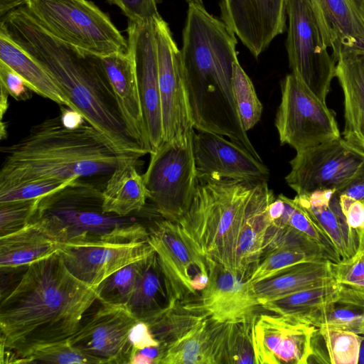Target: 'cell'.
<instances>
[{"mask_svg": "<svg viewBox=\"0 0 364 364\" xmlns=\"http://www.w3.org/2000/svg\"><path fill=\"white\" fill-rule=\"evenodd\" d=\"M98 300L94 287L66 268L58 252L26 267L1 299V355L18 363L43 346L69 338Z\"/></svg>", "mask_w": 364, "mask_h": 364, "instance_id": "obj_1", "label": "cell"}, {"mask_svg": "<svg viewBox=\"0 0 364 364\" xmlns=\"http://www.w3.org/2000/svg\"><path fill=\"white\" fill-rule=\"evenodd\" d=\"M0 31L49 73L75 110L107 138L121 157L138 161L149 154L129 135L100 57L53 36L25 6L0 18Z\"/></svg>", "mask_w": 364, "mask_h": 364, "instance_id": "obj_2", "label": "cell"}, {"mask_svg": "<svg viewBox=\"0 0 364 364\" xmlns=\"http://www.w3.org/2000/svg\"><path fill=\"white\" fill-rule=\"evenodd\" d=\"M1 152L0 191L36 180L109 177L121 157L92 126L68 128L60 116L35 124Z\"/></svg>", "mask_w": 364, "mask_h": 364, "instance_id": "obj_3", "label": "cell"}, {"mask_svg": "<svg viewBox=\"0 0 364 364\" xmlns=\"http://www.w3.org/2000/svg\"><path fill=\"white\" fill-rule=\"evenodd\" d=\"M90 179H76L38 198L28 223L60 245L148 240V229L134 218L104 211L105 185Z\"/></svg>", "mask_w": 364, "mask_h": 364, "instance_id": "obj_4", "label": "cell"}, {"mask_svg": "<svg viewBox=\"0 0 364 364\" xmlns=\"http://www.w3.org/2000/svg\"><path fill=\"white\" fill-rule=\"evenodd\" d=\"M257 182L198 175L192 202L176 222L201 255L235 273L237 244Z\"/></svg>", "mask_w": 364, "mask_h": 364, "instance_id": "obj_5", "label": "cell"}, {"mask_svg": "<svg viewBox=\"0 0 364 364\" xmlns=\"http://www.w3.org/2000/svg\"><path fill=\"white\" fill-rule=\"evenodd\" d=\"M30 14L62 41L102 58L128 51L109 15L90 0H26Z\"/></svg>", "mask_w": 364, "mask_h": 364, "instance_id": "obj_6", "label": "cell"}, {"mask_svg": "<svg viewBox=\"0 0 364 364\" xmlns=\"http://www.w3.org/2000/svg\"><path fill=\"white\" fill-rule=\"evenodd\" d=\"M194 128L163 141L150 154L142 175L148 198L164 218L178 222L188 209L198 183L193 151Z\"/></svg>", "mask_w": 364, "mask_h": 364, "instance_id": "obj_7", "label": "cell"}, {"mask_svg": "<svg viewBox=\"0 0 364 364\" xmlns=\"http://www.w3.org/2000/svg\"><path fill=\"white\" fill-rule=\"evenodd\" d=\"M274 125L280 144L296 151L341 138L335 113L290 73L281 82Z\"/></svg>", "mask_w": 364, "mask_h": 364, "instance_id": "obj_8", "label": "cell"}, {"mask_svg": "<svg viewBox=\"0 0 364 364\" xmlns=\"http://www.w3.org/2000/svg\"><path fill=\"white\" fill-rule=\"evenodd\" d=\"M286 48L291 73L326 102L336 63L325 46L310 0H288Z\"/></svg>", "mask_w": 364, "mask_h": 364, "instance_id": "obj_9", "label": "cell"}, {"mask_svg": "<svg viewBox=\"0 0 364 364\" xmlns=\"http://www.w3.org/2000/svg\"><path fill=\"white\" fill-rule=\"evenodd\" d=\"M148 230V242L157 255L171 306L197 300L209 280L206 259L176 222L156 220Z\"/></svg>", "mask_w": 364, "mask_h": 364, "instance_id": "obj_10", "label": "cell"}, {"mask_svg": "<svg viewBox=\"0 0 364 364\" xmlns=\"http://www.w3.org/2000/svg\"><path fill=\"white\" fill-rule=\"evenodd\" d=\"M364 156L350 149L341 138L297 151L289 161L285 176L296 194L317 190L342 188L353 177Z\"/></svg>", "mask_w": 364, "mask_h": 364, "instance_id": "obj_11", "label": "cell"}, {"mask_svg": "<svg viewBox=\"0 0 364 364\" xmlns=\"http://www.w3.org/2000/svg\"><path fill=\"white\" fill-rule=\"evenodd\" d=\"M154 23L163 141H167L193 128V125L182 72L180 50L168 23L160 16L154 19Z\"/></svg>", "mask_w": 364, "mask_h": 364, "instance_id": "obj_12", "label": "cell"}, {"mask_svg": "<svg viewBox=\"0 0 364 364\" xmlns=\"http://www.w3.org/2000/svg\"><path fill=\"white\" fill-rule=\"evenodd\" d=\"M138 320L126 306L100 302L68 339L74 347L102 363L129 364V332Z\"/></svg>", "mask_w": 364, "mask_h": 364, "instance_id": "obj_13", "label": "cell"}, {"mask_svg": "<svg viewBox=\"0 0 364 364\" xmlns=\"http://www.w3.org/2000/svg\"><path fill=\"white\" fill-rule=\"evenodd\" d=\"M288 0H220V19L257 58L284 32Z\"/></svg>", "mask_w": 364, "mask_h": 364, "instance_id": "obj_14", "label": "cell"}, {"mask_svg": "<svg viewBox=\"0 0 364 364\" xmlns=\"http://www.w3.org/2000/svg\"><path fill=\"white\" fill-rule=\"evenodd\" d=\"M127 32L128 52L135 65L146 131L153 152L163 142L154 21L145 23L128 22Z\"/></svg>", "mask_w": 364, "mask_h": 364, "instance_id": "obj_15", "label": "cell"}, {"mask_svg": "<svg viewBox=\"0 0 364 364\" xmlns=\"http://www.w3.org/2000/svg\"><path fill=\"white\" fill-rule=\"evenodd\" d=\"M316 328L278 314L257 315L253 326L256 364H306Z\"/></svg>", "mask_w": 364, "mask_h": 364, "instance_id": "obj_16", "label": "cell"}, {"mask_svg": "<svg viewBox=\"0 0 364 364\" xmlns=\"http://www.w3.org/2000/svg\"><path fill=\"white\" fill-rule=\"evenodd\" d=\"M193 151L200 176L250 181L269 179L270 171L262 161L222 135L194 132Z\"/></svg>", "mask_w": 364, "mask_h": 364, "instance_id": "obj_17", "label": "cell"}, {"mask_svg": "<svg viewBox=\"0 0 364 364\" xmlns=\"http://www.w3.org/2000/svg\"><path fill=\"white\" fill-rule=\"evenodd\" d=\"M153 251L148 240H144L127 243L60 245L58 252L74 277L95 288L114 272L145 258Z\"/></svg>", "mask_w": 364, "mask_h": 364, "instance_id": "obj_18", "label": "cell"}, {"mask_svg": "<svg viewBox=\"0 0 364 364\" xmlns=\"http://www.w3.org/2000/svg\"><path fill=\"white\" fill-rule=\"evenodd\" d=\"M206 262L208 282L197 300L186 304L221 322H235L255 315L260 304L247 280L210 259Z\"/></svg>", "mask_w": 364, "mask_h": 364, "instance_id": "obj_19", "label": "cell"}, {"mask_svg": "<svg viewBox=\"0 0 364 364\" xmlns=\"http://www.w3.org/2000/svg\"><path fill=\"white\" fill-rule=\"evenodd\" d=\"M336 63V77L343 93L342 139L364 156V46L343 50Z\"/></svg>", "mask_w": 364, "mask_h": 364, "instance_id": "obj_20", "label": "cell"}, {"mask_svg": "<svg viewBox=\"0 0 364 364\" xmlns=\"http://www.w3.org/2000/svg\"><path fill=\"white\" fill-rule=\"evenodd\" d=\"M275 198L267 181L256 183L247 205L235 261V273L245 280L263 257L265 238L271 225L269 206Z\"/></svg>", "mask_w": 364, "mask_h": 364, "instance_id": "obj_21", "label": "cell"}, {"mask_svg": "<svg viewBox=\"0 0 364 364\" xmlns=\"http://www.w3.org/2000/svg\"><path fill=\"white\" fill-rule=\"evenodd\" d=\"M325 46L336 60L344 50L364 46V15L359 0H310Z\"/></svg>", "mask_w": 364, "mask_h": 364, "instance_id": "obj_22", "label": "cell"}, {"mask_svg": "<svg viewBox=\"0 0 364 364\" xmlns=\"http://www.w3.org/2000/svg\"><path fill=\"white\" fill-rule=\"evenodd\" d=\"M101 58L129 135L150 154L152 151L146 131L136 72L132 56L127 51Z\"/></svg>", "mask_w": 364, "mask_h": 364, "instance_id": "obj_23", "label": "cell"}, {"mask_svg": "<svg viewBox=\"0 0 364 364\" xmlns=\"http://www.w3.org/2000/svg\"><path fill=\"white\" fill-rule=\"evenodd\" d=\"M230 323L205 318L171 345L159 364H227Z\"/></svg>", "mask_w": 364, "mask_h": 364, "instance_id": "obj_24", "label": "cell"}, {"mask_svg": "<svg viewBox=\"0 0 364 364\" xmlns=\"http://www.w3.org/2000/svg\"><path fill=\"white\" fill-rule=\"evenodd\" d=\"M294 198L318 223L335 245L341 261L357 252L359 241L347 224L336 189L296 194Z\"/></svg>", "mask_w": 364, "mask_h": 364, "instance_id": "obj_25", "label": "cell"}, {"mask_svg": "<svg viewBox=\"0 0 364 364\" xmlns=\"http://www.w3.org/2000/svg\"><path fill=\"white\" fill-rule=\"evenodd\" d=\"M333 262L328 259L303 262L250 284L253 294L261 301L336 282Z\"/></svg>", "mask_w": 364, "mask_h": 364, "instance_id": "obj_26", "label": "cell"}, {"mask_svg": "<svg viewBox=\"0 0 364 364\" xmlns=\"http://www.w3.org/2000/svg\"><path fill=\"white\" fill-rule=\"evenodd\" d=\"M137 160L120 157L102 191L105 213L126 217L140 211L148 199L143 176L136 169Z\"/></svg>", "mask_w": 364, "mask_h": 364, "instance_id": "obj_27", "label": "cell"}, {"mask_svg": "<svg viewBox=\"0 0 364 364\" xmlns=\"http://www.w3.org/2000/svg\"><path fill=\"white\" fill-rule=\"evenodd\" d=\"M171 306L166 279L154 250L143 259L126 307L138 321L149 323Z\"/></svg>", "mask_w": 364, "mask_h": 364, "instance_id": "obj_28", "label": "cell"}, {"mask_svg": "<svg viewBox=\"0 0 364 364\" xmlns=\"http://www.w3.org/2000/svg\"><path fill=\"white\" fill-rule=\"evenodd\" d=\"M0 61L14 70L32 92L75 111L49 73L2 31H0Z\"/></svg>", "mask_w": 364, "mask_h": 364, "instance_id": "obj_29", "label": "cell"}, {"mask_svg": "<svg viewBox=\"0 0 364 364\" xmlns=\"http://www.w3.org/2000/svg\"><path fill=\"white\" fill-rule=\"evenodd\" d=\"M341 289V284L334 282L261 301L259 304L264 309L275 314L314 326V323L322 309L340 299Z\"/></svg>", "mask_w": 364, "mask_h": 364, "instance_id": "obj_30", "label": "cell"}, {"mask_svg": "<svg viewBox=\"0 0 364 364\" xmlns=\"http://www.w3.org/2000/svg\"><path fill=\"white\" fill-rule=\"evenodd\" d=\"M60 244L33 224L0 237V268L11 270L28 265L58 252Z\"/></svg>", "mask_w": 364, "mask_h": 364, "instance_id": "obj_31", "label": "cell"}, {"mask_svg": "<svg viewBox=\"0 0 364 364\" xmlns=\"http://www.w3.org/2000/svg\"><path fill=\"white\" fill-rule=\"evenodd\" d=\"M207 317L204 312L187 304L176 303L147 323L152 335L166 351Z\"/></svg>", "mask_w": 364, "mask_h": 364, "instance_id": "obj_32", "label": "cell"}, {"mask_svg": "<svg viewBox=\"0 0 364 364\" xmlns=\"http://www.w3.org/2000/svg\"><path fill=\"white\" fill-rule=\"evenodd\" d=\"M279 195L284 202V210L281 218L272 223L288 225L302 232L321 247L328 259L333 262H341L335 245L316 219L294 198Z\"/></svg>", "mask_w": 364, "mask_h": 364, "instance_id": "obj_33", "label": "cell"}, {"mask_svg": "<svg viewBox=\"0 0 364 364\" xmlns=\"http://www.w3.org/2000/svg\"><path fill=\"white\" fill-rule=\"evenodd\" d=\"M232 89L242 126L247 132L260 120L263 107L257 95L252 80L238 60L233 63Z\"/></svg>", "mask_w": 364, "mask_h": 364, "instance_id": "obj_34", "label": "cell"}, {"mask_svg": "<svg viewBox=\"0 0 364 364\" xmlns=\"http://www.w3.org/2000/svg\"><path fill=\"white\" fill-rule=\"evenodd\" d=\"M323 259V255L303 249H275L264 255L247 282L252 284L296 264Z\"/></svg>", "mask_w": 364, "mask_h": 364, "instance_id": "obj_35", "label": "cell"}, {"mask_svg": "<svg viewBox=\"0 0 364 364\" xmlns=\"http://www.w3.org/2000/svg\"><path fill=\"white\" fill-rule=\"evenodd\" d=\"M144 259L118 269L95 287L98 301L111 305L126 306Z\"/></svg>", "mask_w": 364, "mask_h": 364, "instance_id": "obj_36", "label": "cell"}, {"mask_svg": "<svg viewBox=\"0 0 364 364\" xmlns=\"http://www.w3.org/2000/svg\"><path fill=\"white\" fill-rule=\"evenodd\" d=\"M314 327L350 331L364 336V307L337 301L324 307Z\"/></svg>", "mask_w": 364, "mask_h": 364, "instance_id": "obj_37", "label": "cell"}, {"mask_svg": "<svg viewBox=\"0 0 364 364\" xmlns=\"http://www.w3.org/2000/svg\"><path fill=\"white\" fill-rule=\"evenodd\" d=\"M318 331L324 341L331 363H358L360 346L363 336L328 327L319 328Z\"/></svg>", "mask_w": 364, "mask_h": 364, "instance_id": "obj_38", "label": "cell"}, {"mask_svg": "<svg viewBox=\"0 0 364 364\" xmlns=\"http://www.w3.org/2000/svg\"><path fill=\"white\" fill-rule=\"evenodd\" d=\"M257 314L230 322L227 339V364L255 363L253 326Z\"/></svg>", "mask_w": 364, "mask_h": 364, "instance_id": "obj_39", "label": "cell"}, {"mask_svg": "<svg viewBox=\"0 0 364 364\" xmlns=\"http://www.w3.org/2000/svg\"><path fill=\"white\" fill-rule=\"evenodd\" d=\"M18 363L100 364L72 346L68 338L39 347Z\"/></svg>", "mask_w": 364, "mask_h": 364, "instance_id": "obj_40", "label": "cell"}, {"mask_svg": "<svg viewBox=\"0 0 364 364\" xmlns=\"http://www.w3.org/2000/svg\"><path fill=\"white\" fill-rule=\"evenodd\" d=\"M37 199L0 203V237L27 225Z\"/></svg>", "mask_w": 364, "mask_h": 364, "instance_id": "obj_41", "label": "cell"}, {"mask_svg": "<svg viewBox=\"0 0 364 364\" xmlns=\"http://www.w3.org/2000/svg\"><path fill=\"white\" fill-rule=\"evenodd\" d=\"M72 181L45 179L25 182L6 190L0 191V203L38 199L68 185Z\"/></svg>", "mask_w": 364, "mask_h": 364, "instance_id": "obj_42", "label": "cell"}, {"mask_svg": "<svg viewBox=\"0 0 364 364\" xmlns=\"http://www.w3.org/2000/svg\"><path fill=\"white\" fill-rule=\"evenodd\" d=\"M333 271L336 283L364 289V247L350 258L333 262Z\"/></svg>", "mask_w": 364, "mask_h": 364, "instance_id": "obj_43", "label": "cell"}, {"mask_svg": "<svg viewBox=\"0 0 364 364\" xmlns=\"http://www.w3.org/2000/svg\"><path fill=\"white\" fill-rule=\"evenodd\" d=\"M117 6L127 18L128 22L145 23L160 17L158 4L162 0H106Z\"/></svg>", "mask_w": 364, "mask_h": 364, "instance_id": "obj_44", "label": "cell"}, {"mask_svg": "<svg viewBox=\"0 0 364 364\" xmlns=\"http://www.w3.org/2000/svg\"><path fill=\"white\" fill-rule=\"evenodd\" d=\"M338 195L342 212L348 227L358 240L360 249L364 246V203L343 194Z\"/></svg>", "mask_w": 364, "mask_h": 364, "instance_id": "obj_45", "label": "cell"}, {"mask_svg": "<svg viewBox=\"0 0 364 364\" xmlns=\"http://www.w3.org/2000/svg\"><path fill=\"white\" fill-rule=\"evenodd\" d=\"M0 86L16 100L26 101L31 97V90L23 79L2 61H0Z\"/></svg>", "mask_w": 364, "mask_h": 364, "instance_id": "obj_46", "label": "cell"}, {"mask_svg": "<svg viewBox=\"0 0 364 364\" xmlns=\"http://www.w3.org/2000/svg\"><path fill=\"white\" fill-rule=\"evenodd\" d=\"M129 337L133 347L132 351L159 345V342L152 335L148 323L142 321H138L134 324Z\"/></svg>", "mask_w": 364, "mask_h": 364, "instance_id": "obj_47", "label": "cell"}, {"mask_svg": "<svg viewBox=\"0 0 364 364\" xmlns=\"http://www.w3.org/2000/svg\"><path fill=\"white\" fill-rule=\"evenodd\" d=\"M337 192L355 200H364V160L350 181Z\"/></svg>", "mask_w": 364, "mask_h": 364, "instance_id": "obj_48", "label": "cell"}, {"mask_svg": "<svg viewBox=\"0 0 364 364\" xmlns=\"http://www.w3.org/2000/svg\"><path fill=\"white\" fill-rule=\"evenodd\" d=\"M60 117L63 124L68 128H76L85 122L78 112L74 111L69 107L68 109L61 107Z\"/></svg>", "mask_w": 364, "mask_h": 364, "instance_id": "obj_49", "label": "cell"}, {"mask_svg": "<svg viewBox=\"0 0 364 364\" xmlns=\"http://www.w3.org/2000/svg\"><path fill=\"white\" fill-rule=\"evenodd\" d=\"M26 0H0V18L11 11L25 5Z\"/></svg>", "mask_w": 364, "mask_h": 364, "instance_id": "obj_50", "label": "cell"}, {"mask_svg": "<svg viewBox=\"0 0 364 364\" xmlns=\"http://www.w3.org/2000/svg\"><path fill=\"white\" fill-rule=\"evenodd\" d=\"M129 364H154V362L136 350L132 353Z\"/></svg>", "mask_w": 364, "mask_h": 364, "instance_id": "obj_51", "label": "cell"}, {"mask_svg": "<svg viewBox=\"0 0 364 364\" xmlns=\"http://www.w3.org/2000/svg\"><path fill=\"white\" fill-rule=\"evenodd\" d=\"M0 117L1 122H2L4 114L6 112L8 109V97L9 95L2 86H0Z\"/></svg>", "mask_w": 364, "mask_h": 364, "instance_id": "obj_52", "label": "cell"}, {"mask_svg": "<svg viewBox=\"0 0 364 364\" xmlns=\"http://www.w3.org/2000/svg\"><path fill=\"white\" fill-rule=\"evenodd\" d=\"M358 363L364 364V336H363V338H362V341L360 343Z\"/></svg>", "mask_w": 364, "mask_h": 364, "instance_id": "obj_53", "label": "cell"}, {"mask_svg": "<svg viewBox=\"0 0 364 364\" xmlns=\"http://www.w3.org/2000/svg\"><path fill=\"white\" fill-rule=\"evenodd\" d=\"M187 3L189 4H198V5H203V0H186Z\"/></svg>", "mask_w": 364, "mask_h": 364, "instance_id": "obj_54", "label": "cell"}, {"mask_svg": "<svg viewBox=\"0 0 364 364\" xmlns=\"http://www.w3.org/2000/svg\"><path fill=\"white\" fill-rule=\"evenodd\" d=\"M359 1H360V6L361 10L364 15V0H359Z\"/></svg>", "mask_w": 364, "mask_h": 364, "instance_id": "obj_55", "label": "cell"}, {"mask_svg": "<svg viewBox=\"0 0 364 364\" xmlns=\"http://www.w3.org/2000/svg\"><path fill=\"white\" fill-rule=\"evenodd\" d=\"M363 203H364V200H363ZM363 247H364V246H363Z\"/></svg>", "mask_w": 364, "mask_h": 364, "instance_id": "obj_56", "label": "cell"}]
</instances>
